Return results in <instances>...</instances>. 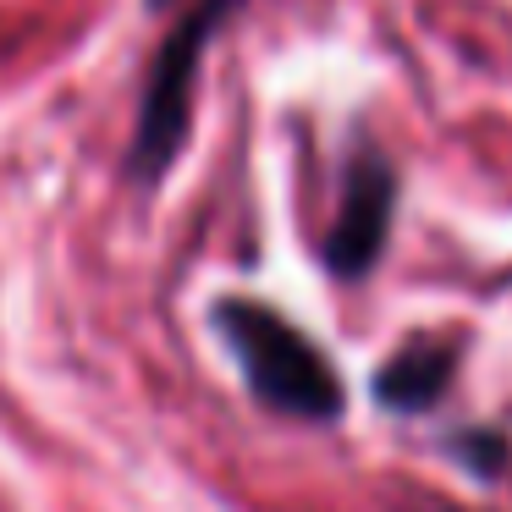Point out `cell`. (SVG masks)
<instances>
[{
	"mask_svg": "<svg viewBox=\"0 0 512 512\" xmlns=\"http://www.w3.org/2000/svg\"><path fill=\"white\" fill-rule=\"evenodd\" d=\"M232 6L243 0H199L155 50V67L144 83V105H138V127H133V149H127V171L133 182H155L160 171L177 160L182 138H188V116H193V78H199L204 45L221 34V23L232 17Z\"/></svg>",
	"mask_w": 512,
	"mask_h": 512,
	"instance_id": "2",
	"label": "cell"
},
{
	"mask_svg": "<svg viewBox=\"0 0 512 512\" xmlns=\"http://www.w3.org/2000/svg\"><path fill=\"white\" fill-rule=\"evenodd\" d=\"M149 6H155V12H160V6H171V0H149Z\"/></svg>",
	"mask_w": 512,
	"mask_h": 512,
	"instance_id": "6",
	"label": "cell"
},
{
	"mask_svg": "<svg viewBox=\"0 0 512 512\" xmlns=\"http://www.w3.org/2000/svg\"><path fill=\"white\" fill-rule=\"evenodd\" d=\"M457 369V342L452 336H413L408 347L391 353V364L380 369L375 397L397 413H419L430 402H441V391L452 386Z\"/></svg>",
	"mask_w": 512,
	"mask_h": 512,
	"instance_id": "4",
	"label": "cell"
},
{
	"mask_svg": "<svg viewBox=\"0 0 512 512\" xmlns=\"http://www.w3.org/2000/svg\"><path fill=\"white\" fill-rule=\"evenodd\" d=\"M215 331L226 336V347L237 353L254 391L265 408L287 413V419H336L347 402L342 380H336L331 358L287 320V314L265 309L254 298H221L215 303Z\"/></svg>",
	"mask_w": 512,
	"mask_h": 512,
	"instance_id": "1",
	"label": "cell"
},
{
	"mask_svg": "<svg viewBox=\"0 0 512 512\" xmlns=\"http://www.w3.org/2000/svg\"><path fill=\"white\" fill-rule=\"evenodd\" d=\"M457 446H479V452H463V457H468L474 468H485V474L501 463V457H507V441H501V435H463Z\"/></svg>",
	"mask_w": 512,
	"mask_h": 512,
	"instance_id": "5",
	"label": "cell"
},
{
	"mask_svg": "<svg viewBox=\"0 0 512 512\" xmlns=\"http://www.w3.org/2000/svg\"><path fill=\"white\" fill-rule=\"evenodd\" d=\"M391 210H397V166L386 160L380 144H358L342 171L331 232H325V265L342 281H358L375 270L391 232Z\"/></svg>",
	"mask_w": 512,
	"mask_h": 512,
	"instance_id": "3",
	"label": "cell"
}]
</instances>
